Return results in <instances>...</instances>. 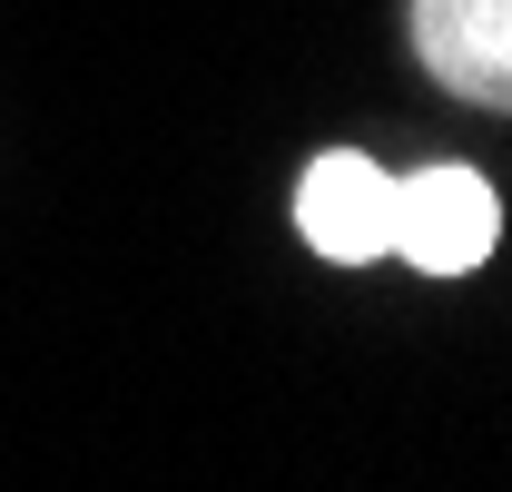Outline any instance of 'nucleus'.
Segmentation results:
<instances>
[{
  "instance_id": "f257e3e1",
  "label": "nucleus",
  "mask_w": 512,
  "mask_h": 492,
  "mask_svg": "<svg viewBox=\"0 0 512 492\" xmlns=\"http://www.w3.org/2000/svg\"><path fill=\"white\" fill-rule=\"evenodd\" d=\"M503 237V197L473 178V168H414V178L394 187V246H404V266H424V276H473L483 256Z\"/></svg>"
},
{
  "instance_id": "f03ea898",
  "label": "nucleus",
  "mask_w": 512,
  "mask_h": 492,
  "mask_svg": "<svg viewBox=\"0 0 512 492\" xmlns=\"http://www.w3.org/2000/svg\"><path fill=\"white\" fill-rule=\"evenodd\" d=\"M296 227L325 266H375L394 256V178L355 148H316L296 178Z\"/></svg>"
},
{
  "instance_id": "7ed1b4c3",
  "label": "nucleus",
  "mask_w": 512,
  "mask_h": 492,
  "mask_svg": "<svg viewBox=\"0 0 512 492\" xmlns=\"http://www.w3.org/2000/svg\"><path fill=\"white\" fill-rule=\"evenodd\" d=\"M414 60L453 99L512 119V0H414Z\"/></svg>"
}]
</instances>
